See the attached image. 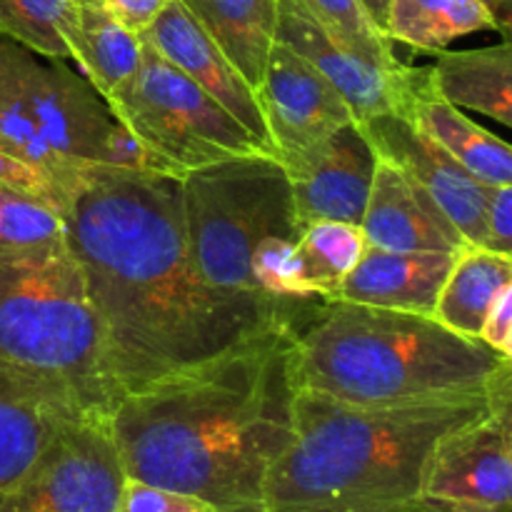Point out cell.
<instances>
[{
  "label": "cell",
  "mask_w": 512,
  "mask_h": 512,
  "mask_svg": "<svg viewBox=\"0 0 512 512\" xmlns=\"http://www.w3.org/2000/svg\"><path fill=\"white\" fill-rule=\"evenodd\" d=\"M118 400L218 355L285 310L213 288L188 248L180 178L95 165L63 213Z\"/></svg>",
  "instance_id": "1"
},
{
  "label": "cell",
  "mask_w": 512,
  "mask_h": 512,
  "mask_svg": "<svg viewBox=\"0 0 512 512\" xmlns=\"http://www.w3.org/2000/svg\"><path fill=\"white\" fill-rule=\"evenodd\" d=\"M293 330L278 318L190 368L123 395L108 430L125 478L195 495L215 512H263L295 433Z\"/></svg>",
  "instance_id": "2"
},
{
  "label": "cell",
  "mask_w": 512,
  "mask_h": 512,
  "mask_svg": "<svg viewBox=\"0 0 512 512\" xmlns=\"http://www.w3.org/2000/svg\"><path fill=\"white\" fill-rule=\"evenodd\" d=\"M498 385L488 395L390 405L298 390L293 440L270 470L263 512H375L418 503L438 440L488 413Z\"/></svg>",
  "instance_id": "3"
},
{
  "label": "cell",
  "mask_w": 512,
  "mask_h": 512,
  "mask_svg": "<svg viewBox=\"0 0 512 512\" xmlns=\"http://www.w3.org/2000/svg\"><path fill=\"white\" fill-rule=\"evenodd\" d=\"M298 390L345 403L390 405L488 395L512 360L433 315L320 300L290 323Z\"/></svg>",
  "instance_id": "4"
},
{
  "label": "cell",
  "mask_w": 512,
  "mask_h": 512,
  "mask_svg": "<svg viewBox=\"0 0 512 512\" xmlns=\"http://www.w3.org/2000/svg\"><path fill=\"white\" fill-rule=\"evenodd\" d=\"M188 248L213 288L303 310L295 280V218L288 175L273 155H243L180 178Z\"/></svg>",
  "instance_id": "5"
},
{
  "label": "cell",
  "mask_w": 512,
  "mask_h": 512,
  "mask_svg": "<svg viewBox=\"0 0 512 512\" xmlns=\"http://www.w3.org/2000/svg\"><path fill=\"white\" fill-rule=\"evenodd\" d=\"M0 153L80 183L95 165L150 170L85 75L0 35Z\"/></svg>",
  "instance_id": "6"
},
{
  "label": "cell",
  "mask_w": 512,
  "mask_h": 512,
  "mask_svg": "<svg viewBox=\"0 0 512 512\" xmlns=\"http://www.w3.org/2000/svg\"><path fill=\"white\" fill-rule=\"evenodd\" d=\"M0 363L68 385L90 415L108 418L118 403L103 330L68 248L43 258L0 250Z\"/></svg>",
  "instance_id": "7"
},
{
  "label": "cell",
  "mask_w": 512,
  "mask_h": 512,
  "mask_svg": "<svg viewBox=\"0 0 512 512\" xmlns=\"http://www.w3.org/2000/svg\"><path fill=\"white\" fill-rule=\"evenodd\" d=\"M138 70L110 95V113L140 145L150 173L183 178L190 170L243 158L273 155L220 103L205 95L183 70L148 40Z\"/></svg>",
  "instance_id": "8"
},
{
  "label": "cell",
  "mask_w": 512,
  "mask_h": 512,
  "mask_svg": "<svg viewBox=\"0 0 512 512\" xmlns=\"http://www.w3.org/2000/svg\"><path fill=\"white\" fill-rule=\"evenodd\" d=\"M123 483L108 418L80 415L50 438L13 485L0 490V512H115Z\"/></svg>",
  "instance_id": "9"
},
{
  "label": "cell",
  "mask_w": 512,
  "mask_h": 512,
  "mask_svg": "<svg viewBox=\"0 0 512 512\" xmlns=\"http://www.w3.org/2000/svg\"><path fill=\"white\" fill-rule=\"evenodd\" d=\"M510 378L498 385L493 408L450 430L425 465L420 500L445 512H510L512 408Z\"/></svg>",
  "instance_id": "10"
},
{
  "label": "cell",
  "mask_w": 512,
  "mask_h": 512,
  "mask_svg": "<svg viewBox=\"0 0 512 512\" xmlns=\"http://www.w3.org/2000/svg\"><path fill=\"white\" fill-rule=\"evenodd\" d=\"M293 195L300 228L310 223L360 225L373 188L378 153L358 120L343 125L313 148L278 158Z\"/></svg>",
  "instance_id": "11"
},
{
  "label": "cell",
  "mask_w": 512,
  "mask_h": 512,
  "mask_svg": "<svg viewBox=\"0 0 512 512\" xmlns=\"http://www.w3.org/2000/svg\"><path fill=\"white\" fill-rule=\"evenodd\" d=\"M360 125L368 133L378 158L388 160L408 178H413L448 215L465 243L483 248L485 213H488L493 185L475 180L453 155L445 153L435 140H430L403 115L383 113L363 120Z\"/></svg>",
  "instance_id": "12"
},
{
  "label": "cell",
  "mask_w": 512,
  "mask_h": 512,
  "mask_svg": "<svg viewBox=\"0 0 512 512\" xmlns=\"http://www.w3.org/2000/svg\"><path fill=\"white\" fill-rule=\"evenodd\" d=\"M255 95L275 158L313 148L355 120L335 85L315 65L278 40L270 50Z\"/></svg>",
  "instance_id": "13"
},
{
  "label": "cell",
  "mask_w": 512,
  "mask_h": 512,
  "mask_svg": "<svg viewBox=\"0 0 512 512\" xmlns=\"http://www.w3.org/2000/svg\"><path fill=\"white\" fill-rule=\"evenodd\" d=\"M275 40L288 45L290 50L308 60L335 85L353 118L358 123L383 113H398L408 88L410 65H400L398 70H380L355 58L350 50L308 13L300 0H280Z\"/></svg>",
  "instance_id": "14"
},
{
  "label": "cell",
  "mask_w": 512,
  "mask_h": 512,
  "mask_svg": "<svg viewBox=\"0 0 512 512\" xmlns=\"http://www.w3.org/2000/svg\"><path fill=\"white\" fill-rule=\"evenodd\" d=\"M143 35L165 60L183 70L205 95L223 105L243 128H248L263 145H270L255 88L243 78L228 55L198 25V20L178 3L170 0ZM275 153V150H273Z\"/></svg>",
  "instance_id": "15"
},
{
  "label": "cell",
  "mask_w": 512,
  "mask_h": 512,
  "mask_svg": "<svg viewBox=\"0 0 512 512\" xmlns=\"http://www.w3.org/2000/svg\"><path fill=\"white\" fill-rule=\"evenodd\" d=\"M80 415L90 413L68 385L0 363V490L13 485L50 438Z\"/></svg>",
  "instance_id": "16"
},
{
  "label": "cell",
  "mask_w": 512,
  "mask_h": 512,
  "mask_svg": "<svg viewBox=\"0 0 512 512\" xmlns=\"http://www.w3.org/2000/svg\"><path fill=\"white\" fill-rule=\"evenodd\" d=\"M360 230L365 243L390 253H460L468 248L438 203L383 158H378Z\"/></svg>",
  "instance_id": "17"
},
{
  "label": "cell",
  "mask_w": 512,
  "mask_h": 512,
  "mask_svg": "<svg viewBox=\"0 0 512 512\" xmlns=\"http://www.w3.org/2000/svg\"><path fill=\"white\" fill-rule=\"evenodd\" d=\"M398 115L418 125L483 185H512V148L438 93L433 70L413 68Z\"/></svg>",
  "instance_id": "18"
},
{
  "label": "cell",
  "mask_w": 512,
  "mask_h": 512,
  "mask_svg": "<svg viewBox=\"0 0 512 512\" xmlns=\"http://www.w3.org/2000/svg\"><path fill=\"white\" fill-rule=\"evenodd\" d=\"M455 255L458 253H390L365 243L358 265L340 285L338 300L433 315Z\"/></svg>",
  "instance_id": "19"
},
{
  "label": "cell",
  "mask_w": 512,
  "mask_h": 512,
  "mask_svg": "<svg viewBox=\"0 0 512 512\" xmlns=\"http://www.w3.org/2000/svg\"><path fill=\"white\" fill-rule=\"evenodd\" d=\"M68 53L95 90L108 100L143 58V40L113 18L98 0H73L60 23Z\"/></svg>",
  "instance_id": "20"
},
{
  "label": "cell",
  "mask_w": 512,
  "mask_h": 512,
  "mask_svg": "<svg viewBox=\"0 0 512 512\" xmlns=\"http://www.w3.org/2000/svg\"><path fill=\"white\" fill-rule=\"evenodd\" d=\"M433 70L438 93L455 108H468L512 128V48L500 45L475 50H440Z\"/></svg>",
  "instance_id": "21"
},
{
  "label": "cell",
  "mask_w": 512,
  "mask_h": 512,
  "mask_svg": "<svg viewBox=\"0 0 512 512\" xmlns=\"http://www.w3.org/2000/svg\"><path fill=\"white\" fill-rule=\"evenodd\" d=\"M218 43L230 63L258 88L275 45L280 0H178Z\"/></svg>",
  "instance_id": "22"
},
{
  "label": "cell",
  "mask_w": 512,
  "mask_h": 512,
  "mask_svg": "<svg viewBox=\"0 0 512 512\" xmlns=\"http://www.w3.org/2000/svg\"><path fill=\"white\" fill-rule=\"evenodd\" d=\"M508 288H512V255L468 245L455 255L433 318L458 335L480 340L490 308Z\"/></svg>",
  "instance_id": "23"
},
{
  "label": "cell",
  "mask_w": 512,
  "mask_h": 512,
  "mask_svg": "<svg viewBox=\"0 0 512 512\" xmlns=\"http://www.w3.org/2000/svg\"><path fill=\"white\" fill-rule=\"evenodd\" d=\"M483 30L503 33L480 0H390L385 38L420 53H440L453 40Z\"/></svg>",
  "instance_id": "24"
},
{
  "label": "cell",
  "mask_w": 512,
  "mask_h": 512,
  "mask_svg": "<svg viewBox=\"0 0 512 512\" xmlns=\"http://www.w3.org/2000/svg\"><path fill=\"white\" fill-rule=\"evenodd\" d=\"M365 250L360 225L320 220L300 233L295 245V280L305 300H338L345 275Z\"/></svg>",
  "instance_id": "25"
},
{
  "label": "cell",
  "mask_w": 512,
  "mask_h": 512,
  "mask_svg": "<svg viewBox=\"0 0 512 512\" xmlns=\"http://www.w3.org/2000/svg\"><path fill=\"white\" fill-rule=\"evenodd\" d=\"M68 248L65 223L58 210L0 185V250L43 258Z\"/></svg>",
  "instance_id": "26"
},
{
  "label": "cell",
  "mask_w": 512,
  "mask_h": 512,
  "mask_svg": "<svg viewBox=\"0 0 512 512\" xmlns=\"http://www.w3.org/2000/svg\"><path fill=\"white\" fill-rule=\"evenodd\" d=\"M308 13L355 58L380 70H398L393 43L385 38L360 0H300Z\"/></svg>",
  "instance_id": "27"
},
{
  "label": "cell",
  "mask_w": 512,
  "mask_h": 512,
  "mask_svg": "<svg viewBox=\"0 0 512 512\" xmlns=\"http://www.w3.org/2000/svg\"><path fill=\"white\" fill-rule=\"evenodd\" d=\"M73 0H0V35L45 58L70 60L60 23Z\"/></svg>",
  "instance_id": "28"
},
{
  "label": "cell",
  "mask_w": 512,
  "mask_h": 512,
  "mask_svg": "<svg viewBox=\"0 0 512 512\" xmlns=\"http://www.w3.org/2000/svg\"><path fill=\"white\" fill-rule=\"evenodd\" d=\"M80 183L60 178V175L50 173V170L40 168L35 163H28L23 158H15V155L0 153V185L15 190V193L28 195V198L40 200L48 208L58 210L60 215L65 213Z\"/></svg>",
  "instance_id": "29"
},
{
  "label": "cell",
  "mask_w": 512,
  "mask_h": 512,
  "mask_svg": "<svg viewBox=\"0 0 512 512\" xmlns=\"http://www.w3.org/2000/svg\"><path fill=\"white\" fill-rule=\"evenodd\" d=\"M115 512H215V508L195 495L125 478Z\"/></svg>",
  "instance_id": "30"
},
{
  "label": "cell",
  "mask_w": 512,
  "mask_h": 512,
  "mask_svg": "<svg viewBox=\"0 0 512 512\" xmlns=\"http://www.w3.org/2000/svg\"><path fill=\"white\" fill-rule=\"evenodd\" d=\"M483 248L512 255V185H498L485 213Z\"/></svg>",
  "instance_id": "31"
},
{
  "label": "cell",
  "mask_w": 512,
  "mask_h": 512,
  "mask_svg": "<svg viewBox=\"0 0 512 512\" xmlns=\"http://www.w3.org/2000/svg\"><path fill=\"white\" fill-rule=\"evenodd\" d=\"M480 340L503 358L512 360V288L505 290L485 318Z\"/></svg>",
  "instance_id": "32"
},
{
  "label": "cell",
  "mask_w": 512,
  "mask_h": 512,
  "mask_svg": "<svg viewBox=\"0 0 512 512\" xmlns=\"http://www.w3.org/2000/svg\"><path fill=\"white\" fill-rule=\"evenodd\" d=\"M118 23L133 33H145L170 0H98Z\"/></svg>",
  "instance_id": "33"
},
{
  "label": "cell",
  "mask_w": 512,
  "mask_h": 512,
  "mask_svg": "<svg viewBox=\"0 0 512 512\" xmlns=\"http://www.w3.org/2000/svg\"><path fill=\"white\" fill-rule=\"evenodd\" d=\"M490 13L495 15V20L500 23L505 35H510V25H512V0H480Z\"/></svg>",
  "instance_id": "34"
},
{
  "label": "cell",
  "mask_w": 512,
  "mask_h": 512,
  "mask_svg": "<svg viewBox=\"0 0 512 512\" xmlns=\"http://www.w3.org/2000/svg\"><path fill=\"white\" fill-rule=\"evenodd\" d=\"M363 8L368 10V15L373 18V23L378 25L380 33L385 35V23H388V8H390V0H360Z\"/></svg>",
  "instance_id": "35"
},
{
  "label": "cell",
  "mask_w": 512,
  "mask_h": 512,
  "mask_svg": "<svg viewBox=\"0 0 512 512\" xmlns=\"http://www.w3.org/2000/svg\"><path fill=\"white\" fill-rule=\"evenodd\" d=\"M375 512H445V510H438L433 508V505L423 503V500H418V503H410V505H403V508H390V510H375Z\"/></svg>",
  "instance_id": "36"
}]
</instances>
